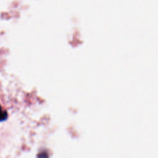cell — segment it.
<instances>
[{"instance_id": "6da1fadb", "label": "cell", "mask_w": 158, "mask_h": 158, "mask_svg": "<svg viewBox=\"0 0 158 158\" xmlns=\"http://www.w3.org/2000/svg\"><path fill=\"white\" fill-rule=\"evenodd\" d=\"M7 118V113L6 111L4 110L0 105V122L4 121Z\"/></svg>"}]
</instances>
